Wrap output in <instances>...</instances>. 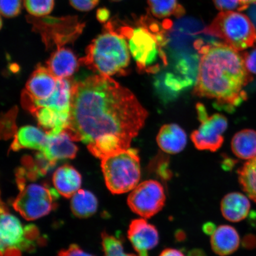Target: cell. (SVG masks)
Instances as JSON below:
<instances>
[{"mask_svg":"<svg viewBox=\"0 0 256 256\" xmlns=\"http://www.w3.org/2000/svg\"><path fill=\"white\" fill-rule=\"evenodd\" d=\"M52 181L59 194L70 198L80 190L82 185V176L72 166L64 165L54 172Z\"/></svg>","mask_w":256,"mask_h":256,"instance_id":"cell-19","label":"cell"},{"mask_svg":"<svg viewBox=\"0 0 256 256\" xmlns=\"http://www.w3.org/2000/svg\"><path fill=\"white\" fill-rule=\"evenodd\" d=\"M188 256H207L203 250L195 248L188 252Z\"/></svg>","mask_w":256,"mask_h":256,"instance_id":"cell-37","label":"cell"},{"mask_svg":"<svg viewBox=\"0 0 256 256\" xmlns=\"http://www.w3.org/2000/svg\"><path fill=\"white\" fill-rule=\"evenodd\" d=\"M240 242L238 233L231 226H220L211 236V248L220 256L232 254L238 248Z\"/></svg>","mask_w":256,"mask_h":256,"instance_id":"cell-17","label":"cell"},{"mask_svg":"<svg viewBox=\"0 0 256 256\" xmlns=\"http://www.w3.org/2000/svg\"><path fill=\"white\" fill-rule=\"evenodd\" d=\"M166 194L160 182L149 180L134 188L128 198V204L132 212L142 218H150L164 207Z\"/></svg>","mask_w":256,"mask_h":256,"instance_id":"cell-11","label":"cell"},{"mask_svg":"<svg viewBox=\"0 0 256 256\" xmlns=\"http://www.w3.org/2000/svg\"><path fill=\"white\" fill-rule=\"evenodd\" d=\"M58 256H94L83 251L79 246L72 244L68 248L62 250L58 254Z\"/></svg>","mask_w":256,"mask_h":256,"instance_id":"cell-32","label":"cell"},{"mask_svg":"<svg viewBox=\"0 0 256 256\" xmlns=\"http://www.w3.org/2000/svg\"><path fill=\"white\" fill-rule=\"evenodd\" d=\"M59 78L46 66H39L34 70L26 85L21 100H44L56 90Z\"/></svg>","mask_w":256,"mask_h":256,"instance_id":"cell-12","label":"cell"},{"mask_svg":"<svg viewBox=\"0 0 256 256\" xmlns=\"http://www.w3.org/2000/svg\"><path fill=\"white\" fill-rule=\"evenodd\" d=\"M101 160L106 184L112 194L127 193L138 184L140 165L136 150L129 148Z\"/></svg>","mask_w":256,"mask_h":256,"instance_id":"cell-4","label":"cell"},{"mask_svg":"<svg viewBox=\"0 0 256 256\" xmlns=\"http://www.w3.org/2000/svg\"><path fill=\"white\" fill-rule=\"evenodd\" d=\"M98 206V200L94 195L88 190H80L72 196V212L80 218H86L94 215Z\"/></svg>","mask_w":256,"mask_h":256,"instance_id":"cell-22","label":"cell"},{"mask_svg":"<svg viewBox=\"0 0 256 256\" xmlns=\"http://www.w3.org/2000/svg\"><path fill=\"white\" fill-rule=\"evenodd\" d=\"M232 149L238 158L251 160L256 156V131L246 129L240 130L233 136Z\"/></svg>","mask_w":256,"mask_h":256,"instance_id":"cell-21","label":"cell"},{"mask_svg":"<svg viewBox=\"0 0 256 256\" xmlns=\"http://www.w3.org/2000/svg\"><path fill=\"white\" fill-rule=\"evenodd\" d=\"M246 68L250 74L256 75V47L242 54Z\"/></svg>","mask_w":256,"mask_h":256,"instance_id":"cell-30","label":"cell"},{"mask_svg":"<svg viewBox=\"0 0 256 256\" xmlns=\"http://www.w3.org/2000/svg\"><path fill=\"white\" fill-rule=\"evenodd\" d=\"M38 236L36 228L34 226L24 228L20 220L10 214L2 204L0 226L2 256H20L22 251L34 247V240Z\"/></svg>","mask_w":256,"mask_h":256,"instance_id":"cell-9","label":"cell"},{"mask_svg":"<svg viewBox=\"0 0 256 256\" xmlns=\"http://www.w3.org/2000/svg\"><path fill=\"white\" fill-rule=\"evenodd\" d=\"M129 49L135 60L139 72H158L162 66H167L168 57L164 50L167 46V34H154L138 24L128 38Z\"/></svg>","mask_w":256,"mask_h":256,"instance_id":"cell-5","label":"cell"},{"mask_svg":"<svg viewBox=\"0 0 256 256\" xmlns=\"http://www.w3.org/2000/svg\"><path fill=\"white\" fill-rule=\"evenodd\" d=\"M73 142L65 130L56 136L48 135L46 145L38 156L52 168L60 160L75 158L78 148Z\"/></svg>","mask_w":256,"mask_h":256,"instance_id":"cell-14","label":"cell"},{"mask_svg":"<svg viewBox=\"0 0 256 256\" xmlns=\"http://www.w3.org/2000/svg\"><path fill=\"white\" fill-rule=\"evenodd\" d=\"M238 172L242 190L256 203V156L244 163Z\"/></svg>","mask_w":256,"mask_h":256,"instance_id":"cell-23","label":"cell"},{"mask_svg":"<svg viewBox=\"0 0 256 256\" xmlns=\"http://www.w3.org/2000/svg\"><path fill=\"white\" fill-rule=\"evenodd\" d=\"M17 182L20 192L12 206L24 218L37 220L54 209L60 194L56 188L46 184Z\"/></svg>","mask_w":256,"mask_h":256,"instance_id":"cell-8","label":"cell"},{"mask_svg":"<svg viewBox=\"0 0 256 256\" xmlns=\"http://www.w3.org/2000/svg\"><path fill=\"white\" fill-rule=\"evenodd\" d=\"M48 134L33 126H25L20 128L14 136L10 149L18 152L22 149H32L40 152L46 145Z\"/></svg>","mask_w":256,"mask_h":256,"instance_id":"cell-20","label":"cell"},{"mask_svg":"<svg viewBox=\"0 0 256 256\" xmlns=\"http://www.w3.org/2000/svg\"><path fill=\"white\" fill-rule=\"evenodd\" d=\"M216 227L212 222H206L204 224L202 230L204 234L207 235L212 236L214 232H216Z\"/></svg>","mask_w":256,"mask_h":256,"instance_id":"cell-35","label":"cell"},{"mask_svg":"<svg viewBox=\"0 0 256 256\" xmlns=\"http://www.w3.org/2000/svg\"><path fill=\"white\" fill-rule=\"evenodd\" d=\"M110 1L112 2H120L121 0H110Z\"/></svg>","mask_w":256,"mask_h":256,"instance_id":"cell-39","label":"cell"},{"mask_svg":"<svg viewBox=\"0 0 256 256\" xmlns=\"http://www.w3.org/2000/svg\"><path fill=\"white\" fill-rule=\"evenodd\" d=\"M156 142L162 152L176 154L183 151L186 146V134L177 124H166L160 129Z\"/></svg>","mask_w":256,"mask_h":256,"instance_id":"cell-15","label":"cell"},{"mask_svg":"<svg viewBox=\"0 0 256 256\" xmlns=\"http://www.w3.org/2000/svg\"><path fill=\"white\" fill-rule=\"evenodd\" d=\"M159 256H185L183 252L174 248H166Z\"/></svg>","mask_w":256,"mask_h":256,"instance_id":"cell-34","label":"cell"},{"mask_svg":"<svg viewBox=\"0 0 256 256\" xmlns=\"http://www.w3.org/2000/svg\"><path fill=\"white\" fill-rule=\"evenodd\" d=\"M46 64L47 68L58 78H70L80 66L72 51L64 47L56 49Z\"/></svg>","mask_w":256,"mask_h":256,"instance_id":"cell-16","label":"cell"},{"mask_svg":"<svg viewBox=\"0 0 256 256\" xmlns=\"http://www.w3.org/2000/svg\"><path fill=\"white\" fill-rule=\"evenodd\" d=\"M26 10L34 17H44L53 10L54 0H24Z\"/></svg>","mask_w":256,"mask_h":256,"instance_id":"cell-25","label":"cell"},{"mask_svg":"<svg viewBox=\"0 0 256 256\" xmlns=\"http://www.w3.org/2000/svg\"><path fill=\"white\" fill-rule=\"evenodd\" d=\"M243 4L248 6L249 7L250 4H254L256 2V0H240Z\"/></svg>","mask_w":256,"mask_h":256,"instance_id":"cell-38","label":"cell"},{"mask_svg":"<svg viewBox=\"0 0 256 256\" xmlns=\"http://www.w3.org/2000/svg\"><path fill=\"white\" fill-rule=\"evenodd\" d=\"M148 3L152 14L159 18L172 16L179 18L185 14V9L178 0H148Z\"/></svg>","mask_w":256,"mask_h":256,"instance_id":"cell-24","label":"cell"},{"mask_svg":"<svg viewBox=\"0 0 256 256\" xmlns=\"http://www.w3.org/2000/svg\"><path fill=\"white\" fill-rule=\"evenodd\" d=\"M22 0H0L1 14L6 18H15L20 14Z\"/></svg>","mask_w":256,"mask_h":256,"instance_id":"cell-27","label":"cell"},{"mask_svg":"<svg viewBox=\"0 0 256 256\" xmlns=\"http://www.w3.org/2000/svg\"><path fill=\"white\" fill-rule=\"evenodd\" d=\"M250 206L247 196L239 192H232L223 198L220 203V210L226 220L238 222L247 217Z\"/></svg>","mask_w":256,"mask_h":256,"instance_id":"cell-18","label":"cell"},{"mask_svg":"<svg viewBox=\"0 0 256 256\" xmlns=\"http://www.w3.org/2000/svg\"><path fill=\"white\" fill-rule=\"evenodd\" d=\"M200 33L218 38L238 51L254 46L256 28L250 18L233 11L222 12Z\"/></svg>","mask_w":256,"mask_h":256,"instance_id":"cell-6","label":"cell"},{"mask_svg":"<svg viewBox=\"0 0 256 256\" xmlns=\"http://www.w3.org/2000/svg\"><path fill=\"white\" fill-rule=\"evenodd\" d=\"M98 20L102 24H106L110 19V12L106 8H100L98 9L97 15H96Z\"/></svg>","mask_w":256,"mask_h":256,"instance_id":"cell-33","label":"cell"},{"mask_svg":"<svg viewBox=\"0 0 256 256\" xmlns=\"http://www.w3.org/2000/svg\"><path fill=\"white\" fill-rule=\"evenodd\" d=\"M15 111L14 110L12 114L9 113L6 114L4 117V136L8 137L12 136H15L16 131L14 130L15 126Z\"/></svg>","mask_w":256,"mask_h":256,"instance_id":"cell-31","label":"cell"},{"mask_svg":"<svg viewBox=\"0 0 256 256\" xmlns=\"http://www.w3.org/2000/svg\"><path fill=\"white\" fill-rule=\"evenodd\" d=\"M199 67L194 94L213 99L218 106L232 111L247 99L244 88L252 81L242 54L226 42H194Z\"/></svg>","mask_w":256,"mask_h":256,"instance_id":"cell-2","label":"cell"},{"mask_svg":"<svg viewBox=\"0 0 256 256\" xmlns=\"http://www.w3.org/2000/svg\"><path fill=\"white\" fill-rule=\"evenodd\" d=\"M248 9V17L256 28V2Z\"/></svg>","mask_w":256,"mask_h":256,"instance_id":"cell-36","label":"cell"},{"mask_svg":"<svg viewBox=\"0 0 256 256\" xmlns=\"http://www.w3.org/2000/svg\"><path fill=\"white\" fill-rule=\"evenodd\" d=\"M74 8L81 12H88L98 4L100 0H69Z\"/></svg>","mask_w":256,"mask_h":256,"instance_id":"cell-29","label":"cell"},{"mask_svg":"<svg viewBox=\"0 0 256 256\" xmlns=\"http://www.w3.org/2000/svg\"><path fill=\"white\" fill-rule=\"evenodd\" d=\"M102 238L104 256H138L137 254H126L121 242L115 236L104 232Z\"/></svg>","mask_w":256,"mask_h":256,"instance_id":"cell-26","label":"cell"},{"mask_svg":"<svg viewBox=\"0 0 256 256\" xmlns=\"http://www.w3.org/2000/svg\"><path fill=\"white\" fill-rule=\"evenodd\" d=\"M148 112L129 89L110 76L97 74L72 83L65 130L74 142L90 144L112 138L128 148L146 123Z\"/></svg>","mask_w":256,"mask_h":256,"instance_id":"cell-1","label":"cell"},{"mask_svg":"<svg viewBox=\"0 0 256 256\" xmlns=\"http://www.w3.org/2000/svg\"><path fill=\"white\" fill-rule=\"evenodd\" d=\"M213 2L216 8L222 12H242L249 8L243 4L240 0H213Z\"/></svg>","mask_w":256,"mask_h":256,"instance_id":"cell-28","label":"cell"},{"mask_svg":"<svg viewBox=\"0 0 256 256\" xmlns=\"http://www.w3.org/2000/svg\"><path fill=\"white\" fill-rule=\"evenodd\" d=\"M27 20L32 26L33 31L40 34L47 50L64 47L73 43L82 34L84 24L78 21L76 16L53 18L49 16H28Z\"/></svg>","mask_w":256,"mask_h":256,"instance_id":"cell-7","label":"cell"},{"mask_svg":"<svg viewBox=\"0 0 256 256\" xmlns=\"http://www.w3.org/2000/svg\"><path fill=\"white\" fill-rule=\"evenodd\" d=\"M78 62L98 74H124L130 62L129 46L124 38L106 32L92 40Z\"/></svg>","mask_w":256,"mask_h":256,"instance_id":"cell-3","label":"cell"},{"mask_svg":"<svg viewBox=\"0 0 256 256\" xmlns=\"http://www.w3.org/2000/svg\"><path fill=\"white\" fill-rule=\"evenodd\" d=\"M128 236L138 256H148V252L155 248L159 242L158 232L156 226L142 218L131 222Z\"/></svg>","mask_w":256,"mask_h":256,"instance_id":"cell-13","label":"cell"},{"mask_svg":"<svg viewBox=\"0 0 256 256\" xmlns=\"http://www.w3.org/2000/svg\"><path fill=\"white\" fill-rule=\"evenodd\" d=\"M200 126L191 135L192 142L200 150L215 152L222 146L223 134L228 127L226 118L216 114L208 116L206 108L201 104L196 105Z\"/></svg>","mask_w":256,"mask_h":256,"instance_id":"cell-10","label":"cell"}]
</instances>
